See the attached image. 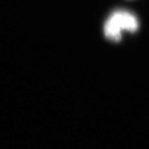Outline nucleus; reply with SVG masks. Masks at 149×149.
<instances>
[{
    "label": "nucleus",
    "instance_id": "obj_1",
    "mask_svg": "<svg viewBox=\"0 0 149 149\" xmlns=\"http://www.w3.org/2000/svg\"><path fill=\"white\" fill-rule=\"evenodd\" d=\"M138 29L136 17L130 12L118 10L110 15L104 24V34L109 40L119 41L122 31L134 33Z\"/></svg>",
    "mask_w": 149,
    "mask_h": 149
}]
</instances>
